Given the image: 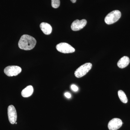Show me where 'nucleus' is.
Masks as SVG:
<instances>
[{
	"label": "nucleus",
	"mask_w": 130,
	"mask_h": 130,
	"mask_svg": "<svg viewBox=\"0 0 130 130\" xmlns=\"http://www.w3.org/2000/svg\"><path fill=\"white\" fill-rule=\"evenodd\" d=\"M36 43V40L34 37L29 35H24L19 41L18 46L21 49L30 50L35 47Z\"/></svg>",
	"instance_id": "nucleus-1"
},
{
	"label": "nucleus",
	"mask_w": 130,
	"mask_h": 130,
	"mask_svg": "<svg viewBox=\"0 0 130 130\" xmlns=\"http://www.w3.org/2000/svg\"><path fill=\"white\" fill-rule=\"evenodd\" d=\"M121 16V13L119 10H114L108 13L105 17V23L108 25L114 23Z\"/></svg>",
	"instance_id": "nucleus-2"
},
{
	"label": "nucleus",
	"mask_w": 130,
	"mask_h": 130,
	"mask_svg": "<svg viewBox=\"0 0 130 130\" xmlns=\"http://www.w3.org/2000/svg\"><path fill=\"white\" fill-rule=\"evenodd\" d=\"M92 67L91 63H86L79 67L74 72V75L77 78L82 77L90 71Z\"/></svg>",
	"instance_id": "nucleus-3"
},
{
	"label": "nucleus",
	"mask_w": 130,
	"mask_h": 130,
	"mask_svg": "<svg viewBox=\"0 0 130 130\" xmlns=\"http://www.w3.org/2000/svg\"><path fill=\"white\" fill-rule=\"evenodd\" d=\"M21 68L18 66H11L7 67L4 69V73L8 76H16L21 72Z\"/></svg>",
	"instance_id": "nucleus-4"
},
{
	"label": "nucleus",
	"mask_w": 130,
	"mask_h": 130,
	"mask_svg": "<svg viewBox=\"0 0 130 130\" xmlns=\"http://www.w3.org/2000/svg\"><path fill=\"white\" fill-rule=\"evenodd\" d=\"M57 50L63 53H74L75 49L71 45L66 43H60L57 44L56 46Z\"/></svg>",
	"instance_id": "nucleus-5"
},
{
	"label": "nucleus",
	"mask_w": 130,
	"mask_h": 130,
	"mask_svg": "<svg viewBox=\"0 0 130 130\" xmlns=\"http://www.w3.org/2000/svg\"><path fill=\"white\" fill-rule=\"evenodd\" d=\"M8 115L9 122L12 124H15L17 119V113L16 108L12 105L8 108Z\"/></svg>",
	"instance_id": "nucleus-6"
},
{
	"label": "nucleus",
	"mask_w": 130,
	"mask_h": 130,
	"mask_svg": "<svg viewBox=\"0 0 130 130\" xmlns=\"http://www.w3.org/2000/svg\"><path fill=\"white\" fill-rule=\"evenodd\" d=\"M123 124L120 119L115 118L112 119L109 121L108 127L109 130H117L122 126Z\"/></svg>",
	"instance_id": "nucleus-7"
},
{
	"label": "nucleus",
	"mask_w": 130,
	"mask_h": 130,
	"mask_svg": "<svg viewBox=\"0 0 130 130\" xmlns=\"http://www.w3.org/2000/svg\"><path fill=\"white\" fill-rule=\"evenodd\" d=\"M87 24V21L85 19L81 20H76L73 21L71 25V28L72 30L77 31L84 28Z\"/></svg>",
	"instance_id": "nucleus-8"
},
{
	"label": "nucleus",
	"mask_w": 130,
	"mask_h": 130,
	"mask_svg": "<svg viewBox=\"0 0 130 130\" xmlns=\"http://www.w3.org/2000/svg\"><path fill=\"white\" fill-rule=\"evenodd\" d=\"M40 28L45 35H50L52 32V27L50 24L47 23H41L40 25Z\"/></svg>",
	"instance_id": "nucleus-9"
},
{
	"label": "nucleus",
	"mask_w": 130,
	"mask_h": 130,
	"mask_svg": "<svg viewBox=\"0 0 130 130\" xmlns=\"http://www.w3.org/2000/svg\"><path fill=\"white\" fill-rule=\"evenodd\" d=\"M33 91L34 89L33 87L31 85H29L22 91L21 93V95L24 98L29 97L32 95Z\"/></svg>",
	"instance_id": "nucleus-10"
},
{
	"label": "nucleus",
	"mask_w": 130,
	"mask_h": 130,
	"mask_svg": "<svg viewBox=\"0 0 130 130\" xmlns=\"http://www.w3.org/2000/svg\"><path fill=\"white\" fill-rule=\"evenodd\" d=\"M130 63V59L128 57L124 56L121 58L118 62V67L120 68H124L126 67Z\"/></svg>",
	"instance_id": "nucleus-11"
},
{
	"label": "nucleus",
	"mask_w": 130,
	"mask_h": 130,
	"mask_svg": "<svg viewBox=\"0 0 130 130\" xmlns=\"http://www.w3.org/2000/svg\"><path fill=\"white\" fill-rule=\"evenodd\" d=\"M118 95L119 97V98L120 101L124 103H127L128 101V99H127L125 93L123 91L119 90L118 92Z\"/></svg>",
	"instance_id": "nucleus-12"
},
{
	"label": "nucleus",
	"mask_w": 130,
	"mask_h": 130,
	"mask_svg": "<svg viewBox=\"0 0 130 130\" xmlns=\"http://www.w3.org/2000/svg\"><path fill=\"white\" fill-rule=\"evenodd\" d=\"M60 5V0H51V6L54 8H58Z\"/></svg>",
	"instance_id": "nucleus-13"
},
{
	"label": "nucleus",
	"mask_w": 130,
	"mask_h": 130,
	"mask_svg": "<svg viewBox=\"0 0 130 130\" xmlns=\"http://www.w3.org/2000/svg\"><path fill=\"white\" fill-rule=\"evenodd\" d=\"M71 88L72 89L73 91H75V92L77 91L78 90V88L77 86H76L75 85H72L71 86Z\"/></svg>",
	"instance_id": "nucleus-14"
},
{
	"label": "nucleus",
	"mask_w": 130,
	"mask_h": 130,
	"mask_svg": "<svg viewBox=\"0 0 130 130\" xmlns=\"http://www.w3.org/2000/svg\"><path fill=\"white\" fill-rule=\"evenodd\" d=\"M64 95L67 98H70L71 97V95L70 93L68 92H66L64 94Z\"/></svg>",
	"instance_id": "nucleus-15"
},
{
	"label": "nucleus",
	"mask_w": 130,
	"mask_h": 130,
	"mask_svg": "<svg viewBox=\"0 0 130 130\" xmlns=\"http://www.w3.org/2000/svg\"><path fill=\"white\" fill-rule=\"evenodd\" d=\"M71 1L73 3H75L76 1V0H71Z\"/></svg>",
	"instance_id": "nucleus-16"
},
{
	"label": "nucleus",
	"mask_w": 130,
	"mask_h": 130,
	"mask_svg": "<svg viewBox=\"0 0 130 130\" xmlns=\"http://www.w3.org/2000/svg\"><path fill=\"white\" fill-rule=\"evenodd\" d=\"M15 124H17V123H16H16H15Z\"/></svg>",
	"instance_id": "nucleus-17"
}]
</instances>
